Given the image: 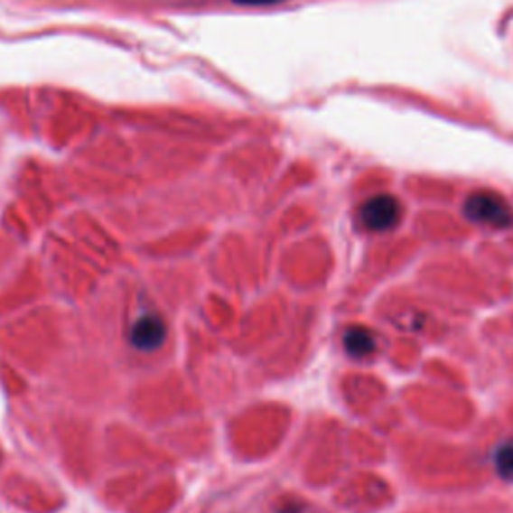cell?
Instances as JSON below:
<instances>
[{
    "mask_svg": "<svg viewBox=\"0 0 513 513\" xmlns=\"http://www.w3.org/2000/svg\"><path fill=\"white\" fill-rule=\"evenodd\" d=\"M463 213L473 223L493 229H508L513 225V209L498 192L475 191L465 199Z\"/></svg>",
    "mask_w": 513,
    "mask_h": 513,
    "instance_id": "6da1fadb",
    "label": "cell"
},
{
    "mask_svg": "<svg viewBox=\"0 0 513 513\" xmlns=\"http://www.w3.org/2000/svg\"><path fill=\"white\" fill-rule=\"evenodd\" d=\"M401 203L393 195H375L359 209V221L371 233H387L401 221Z\"/></svg>",
    "mask_w": 513,
    "mask_h": 513,
    "instance_id": "7a4b0ae2",
    "label": "cell"
},
{
    "mask_svg": "<svg viewBox=\"0 0 513 513\" xmlns=\"http://www.w3.org/2000/svg\"><path fill=\"white\" fill-rule=\"evenodd\" d=\"M167 339V325L161 315L146 313L136 317V321L128 331V341L139 351H154Z\"/></svg>",
    "mask_w": 513,
    "mask_h": 513,
    "instance_id": "3957f363",
    "label": "cell"
},
{
    "mask_svg": "<svg viewBox=\"0 0 513 513\" xmlns=\"http://www.w3.org/2000/svg\"><path fill=\"white\" fill-rule=\"evenodd\" d=\"M343 347L355 359H365V357H371L375 350H378V341H375V335L369 329L351 327L343 335Z\"/></svg>",
    "mask_w": 513,
    "mask_h": 513,
    "instance_id": "277c9868",
    "label": "cell"
},
{
    "mask_svg": "<svg viewBox=\"0 0 513 513\" xmlns=\"http://www.w3.org/2000/svg\"><path fill=\"white\" fill-rule=\"evenodd\" d=\"M493 463L503 480L513 481V442L501 443L493 455Z\"/></svg>",
    "mask_w": 513,
    "mask_h": 513,
    "instance_id": "5b68a950",
    "label": "cell"
},
{
    "mask_svg": "<svg viewBox=\"0 0 513 513\" xmlns=\"http://www.w3.org/2000/svg\"><path fill=\"white\" fill-rule=\"evenodd\" d=\"M237 5H249V6H265V5H277L283 0H233Z\"/></svg>",
    "mask_w": 513,
    "mask_h": 513,
    "instance_id": "8992f818",
    "label": "cell"
}]
</instances>
